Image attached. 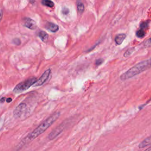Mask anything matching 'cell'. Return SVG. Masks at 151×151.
I'll list each match as a JSON object with an SVG mask.
<instances>
[{
  "instance_id": "10",
  "label": "cell",
  "mask_w": 151,
  "mask_h": 151,
  "mask_svg": "<svg viewBox=\"0 0 151 151\" xmlns=\"http://www.w3.org/2000/svg\"><path fill=\"white\" fill-rule=\"evenodd\" d=\"M151 143V137L150 136L147 137L146 139H145L144 140H143L139 145V148H143L147 146H149L150 145Z\"/></svg>"
},
{
  "instance_id": "6",
  "label": "cell",
  "mask_w": 151,
  "mask_h": 151,
  "mask_svg": "<svg viewBox=\"0 0 151 151\" xmlns=\"http://www.w3.org/2000/svg\"><path fill=\"white\" fill-rule=\"evenodd\" d=\"M23 24L30 29H35L37 28V24L35 21L29 18H25L23 19Z\"/></svg>"
},
{
  "instance_id": "3",
  "label": "cell",
  "mask_w": 151,
  "mask_h": 151,
  "mask_svg": "<svg viewBox=\"0 0 151 151\" xmlns=\"http://www.w3.org/2000/svg\"><path fill=\"white\" fill-rule=\"evenodd\" d=\"M37 79L36 77H31L29 78H28L25 80L24 81H22L18 84L14 88L13 91L16 93H21L24 91L27 90L31 86H32L33 84H35V83L37 81Z\"/></svg>"
},
{
  "instance_id": "5",
  "label": "cell",
  "mask_w": 151,
  "mask_h": 151,
  "mask_svg": "<svg viewBox=\"0 0 151 151\" xmlns=\"http://www.w3.org/2000/svg\"><path fill=\"white\" fill-rule=\"evenodd\" d=\"M27 109V104L24 103H20L14 110V116L16 118H18L25 112Z\"/></svg>"
},
{
  "instance_id": "4",
  "label": "cell",
  "mask_w": 151,
  "mask_h": 151,
  "mask_svg": "<svg viewBox=\"0 0 151 151\" xmlns=\"http://www.w3.org/2000/svg\"><path fill=\"white\" fill-rule=\"evenodd\" d=\"M51 69H48V70H45L44 72V73L42 74V76L40 77V78L38 80H37V81L35 83V84H34L35 86H41L43 84H44L48 79V78L51 74Z\"/></svg>"
},
{
  "instance_id": "13",
  "label": "cell",
  "mask_w": 151,
  "mask_h": 151,
  "mask_svg": "<svg viewBox=\"0 0 151 151\" xmlns=\"http://www.w3.org/2000/svg\"><path fill=\"white\" fill-rule=\"evenodd\" d=\"M136 36L139 38H143L145 35V32L143 31V29H139L136 31Z\"/></svg>"
},
{
  "instance_id": "20",
  "label": "cell",
  "mask_w": 151,
  "mask_h": 151,
  "mask_svg": "<svg viewBox=\"0 0 151 151\" xmlns=\"http://www.w3.org/2000/svg\"><path fill=\"white\" fill-rule=\"evenodd\" d=\"M62 12L64 14H67L68 12H69V9H68V8H63V10H62Z\"/></svg>"
},
{
  "instance_id": "7",
  "label": "cell",
  "mask_w": 151,
  "mask_h": 151,
  "mask_svg": "<svg viewBox=\"0 0 151 151\" xmlns=\"http://www.w3.org/2000/svg\"><path fill=\"white\" fill-rule=\"evenodd\" d=\"M61 124L59 126H58L57 128H55L52 132H51L49 135H48V138L50 140H52L53 139H54L55 137H56L60 133H61V132L63 130V127H61Z\"/></svg>"
},
{
  "instance_id": "9",
  "label": "cell",
  "mask_w": 151,
  "mask_h": 151,
  "mask_svg": "<svg viewBox=\"0 0 151 151\" xmlns=\"http://www.w3.org/2000/svg\"><path fill=\"white\" fill-rule=\"evenodd\" d=\"M126 35L125 34H118L116 37H115V42L118 45H120L123 41L124 40L125 38H126Z\"/></svg>"
},
{
  "instance_id": "18",
  "label": "cell",
  "mask_w": 151,
  "mask_h": 151,
  "mask_svg": "<svg viewBox=\"0 0 151 151\" xmlns=\"http://www.w3.org/2000/svg\"><path fill=\"white\" fill-rule=\"evenodd\" d=\"M103 62H104V60H103V58L97 59V60L96 61V65L99 66V65H101Z\"/></svg>"
},
{
  "instance_id": "23",
  "label": "cell",
  "mask_w": 151,
  "mask_h": 151,
  "mask_svg": "<svg viewBox=\"0 0 151 151\" xmlns=\"http://www.w3.org/2000/svg\"><path fill=\"white\" fill-rule=\"evenodd\" d=\"M5 99H5V97H2V98H1V100H0V101H1V103H2V102L3 103V102L5 101Z\"/></svg>"
},
{
  "instance_id": "11",
  "label": "cell",
  "mask_w": 151,
  "mask_h": 151,
  "mask_svg": "<svg viewBox=\"0 0 151 151\" xmlns=\"http://www.w3.org/2000/svg\"><path fill=\"white\" fill-rule=\"evenodd\" d=\"M38 35L41 38V40L44 42H46L48 37V35L45 31H40V32H38Z\"/></svg>"
},
{
  "instance_id": "16",
  "label": "cell",
  "mask_w": 151,
  "mask_h": 151,
  "mask_svg": "<svg viewBox=\"0 0 151 151\" xmlns=\"http://www.w3.org/2000/svg\"><path fill=\"white\" fill-rule=\"evenodd\" d=\"M149 25V22L147 21H146V22H143L140 24V28L142 29H146L147 28Z\"/></svg>"
},
{
  "instance_id": "14",
  "label": "cell",
  "mask_w": 151,
  "mask_h": 151,
  "mask_svg": "<svg viewBox=\"0 0 151 151\" xmlns=\"http://www.w3.org/2000/svg\"><path fill=\"white\" fill-rule=\"evenodd\" d=\"M134 50V48H133V47L128 49V50L125 52V53L124 54V57H129V55H130L132 54V52H133Z\"/></svg>"
},
{
  "instance_id": "8",
  "label": "cell",
  "mask_w": 151,
  "mask_h": 151,
  "mask_svg": "<svg viewBox=\"0 0 151 151\" xmlns=\"http://www.w3.org/2000/svg\"><path fill=\"white\" fill-rule=\"evenodd\" d=\"M45 28L52 32H56L58 30V26L52 22H47Z\"/></svg>"
},
{
  "instance_id": "17",
  "label": "cell",
  "mask_w": 151,
  "mask_h": 151,
  "mask_svg": "<svg viewBox=\"0 0 151 151\" xmlns=\"http://www.w3.org/2000/svg\"><path fill=\"white\" fill-rule=\"evenodd\" d=\"M12 42H13V43H14L15 45H20V44H21V40H20L19 38H16L13 39Z\"/></svg>"
},
{
  "instance_id": "1",
  "label": "cell",
  "mask_w": 151,
  "mask_h": 151,
  "mask_svg": "<svg viewBox=\"0 0 151 151\" xmlns=\"http://www.w3.org/2000/svg\"><path fill=\"white\" fill-rule=\"evenodd\" d=\"M60 112L54 113L53 114L50 116L48 119L44 120L42 123H41L31 133H30L27 136V139L28 140H32L37 137L39 135L44 133L51 125H52L54 123V122L60 117Z\"/></svg>"
},
{
  "instance_id": "21",
  "label": "cell",
  "mask_w": 151,
  "mask_h": 151,
  "mask_svg": "<svg viewBox=\"0 0 151 151\" xmlns=\"http://www.w3.org/2000/svg\"><path fill=\"white\" fill-rule=\"evenodd\" d=\"M2 16H3V11L1 9H0V22L1 21V19L2 18Z\"/></svg>"
},
{
  "instance_id": "19",
  "label": "cell",
  "mask_w": 151,
  "mask_h": 151,
  "mask_svg": "<svg viewBox=\"0 0 151 151\" xmlns=\"http://www.w3.org/2000/svg\"><path fill=\"white\" fill-rule=\"evenodd\" d=\"M145 45L147 47H150V44H151V42H150V38H148L147 40H146L145 42Z\"/></svg>"
},
{
  "instance_id": "12",
  "label": "cell",
  "mask_w": 151,
  "mask_h": 151,
  "mask_svg": "<svg viewBox=\"0 0 151 151\" xmlns=\"http://www.w3.org/2000/svg\"><path fill=\"white\" fill-rule=\"evenodd\" d=\"M41 3L42 5H44L45 6H47L50 8L53 7L54 5V2L52 1H51V0H42Z\"/></svg>"
},
{
  "instance_id": "15",
  "label": "cell",
  "mask_w": 151,
  "mask_h": 151,
  "mask_svg": "<svg viewBox=\"0 0 151 151\" xmlns=\"http://www.w3.org/2000/svg\"><path fill=\"white\" fill-rule=\"evenodd\" d=\"M77 9H78V11H79V12L82 13L84 10V6L83 4L81 2H78L77 4Z\"/></svg>"
},
{
  "instance_id": "2",
  "label": "cell",
  "mask_w": 151,
  "mask_h": 151,
  "mask_svg": "<svg viewBox=\"0 0 151 151\" xmlns=\"http://www.w3.org/2000/svg\"><path fill=\"white\" fill-rule=\"evenodd\" d=\"M150 67V60L141 61L135 65L134 67L130 68L126 72L122 74L120 76V80L124 81L128 80L137 74L149 69Z\"/></svg>"
},
{
  "instance_id": "24",
  "label": "cell",
  "mask_w": 151,
  "mask_h": 151,
  "mask_svg": "<svg viewBox=\"0 0 151 151\" xmlns=\"http://www.w3.org/2000/svg\"></svg>"
},
{
  "instance_id": "22",
  "label": "cell",
  "mask_w": 151,
  "mask_h": 151,
  "mask_svg": "<svg viewBox=\"0 0 151 151\" xmlns=\"http://www.w3.org/2000/svg\"><path fill=\"white\" fill-rule=\"evenodd\" d=\"M6 101L7 103H9V102H11L12 101V99L11 98H8V99H6Z\"/></svg>"
}]
</instances>
